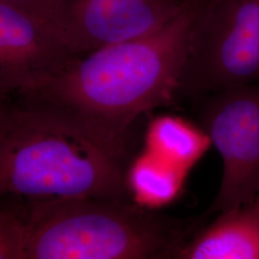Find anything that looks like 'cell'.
Here are the masks:
<instances>
[{
	"mask_svg": "<svg viewBox=\"0 0 259 259\" xmlns=\"http://www.w3.org/2000/svg\"><path fill=\"white\" fill-rule=\"evenodd\" d=\"M196 102L201 129L223 160L222 182L208 213L253 203L259 195V82L229 87Z\"/></svg>",
	"mask_w": 259,
	"mask_h": 259,
	"instance_id": "5",
	"label": "cell"
},
{
	"mask_svg": "<svg viewBox=\"0 0 259 259\" xmlns=\"http://www.w3.org/2000/svg\"><path fill=\"white\" fill-rule=\"evenodd\" d=\"M209 143L203 130L177 116H159L147 130L146 150L185 172L204 155Z\"/></svg>",
	"mask_w": 259,
	"mask_h": 259,
	"instance_id": "9",
	"label": "cell"
},
{
	"mask_svg": "<svg viewBox=\"0 0 259 259\" xmlns=\"http://www.w3.org/2000/svg\"><path fill=\"white\" fill-rule=\"evenodd\" d=\"M185 173L146 150L126 171L130 195L137 204L147 208L169 204L179 194Z\"/></svg>",
	"mask_w": 259,
	"mask_h": 259,
	"instance_id": "10",
	"label": "cell"
},
{
	"mask_svg": "<svg viewBox=\"0 0 259 259\" xmlns=\"http://www.w3.org/2000/svg\"><path fill=\"white\" fill-rule=\"evenodd\" d=\"M71 59L55 28L0 0V98L35 93Z\"/></svg>",
	"mask_w": 259,
	"mask_h": 259,
	"instance_id": "7",
	"label": "cell"
},
{
	"mask_svg": "<svg viewBox=\"0 0 259 259\" xmlns=\"http://www.w3.org/2000/svg\"><path fill=\"white\" fill-rule=\"evenodd\" d=\"M198 3L150 35L71 59L28 97L64 111L124 165L139 117L176 101Z\"/></svg>",
	"mask_w": 259,
	"mask_h": 259,
	"instance_id": "1",
	"label": "cell"
},
{
	"mask_svg": "<svg viewBox=\"0 0 259 259\" xmlns=\"http://www.w3.org/2000/svg\"><path fill=\"white\" fill-rule=\"evenodd\" d=\"M24 223L0 204V259H23Z\"/></svg>",
	"mask_w": 259,
	"mask_h": 259,
	"instance_id": "11",
	"label": "cell"
},
{
	"mask_svg": "<svg viewBox=\"0 0 259 259\" xmlns=\"http://www.w3.org/2000/svg\"><path fill=\"white\" fill-rule=\"evenodd\" d=\"M1 101H2V98H0V111H1V110H2V108H3V105H2V102H1Z\"/></svg>",
	"mask_w": 259,
	"mask_h": 259,
	"instance_id": "14",
	"label": "cell"
},
{
	"mask_svg": "<svg viewBox=\"0 0 259 259\" xmlns=\"http://www.w3.org/2000/svg\"><path fill=\"white\" fill-rule=\"evenodd\" d=\"M188 0H68L57 33L73 58L150 35Z\"/></svg>",
	"mask_w": 259,
	"mask_h": 259,
	"instance_id": "6",
	"label": "cell"
},
{
	"mask_svg": "<svg viewBox=\"0 0 259 259\" xmlns=\"http://www.w3.org/2000/svg\"><path fill=\"white\" fill-rule=\"evenodd\" d=\"M34 101V100H33ZM127 201L124 167L47 103L0 111V199Z\"/></svg>",
	"mask_w": 259,
	"mask_h": 259,
	"instance_id": "2",
	"label": "cell"
},
{
	"mask_svg": "<svg viewBox=\"0 0 259 259\" xmlns=\"http://www.w3.org/2000/svg\"><path fill=\"white\" fill-rule=\"evenodd\" d=\"M254 203H255V204H258V205H259V195H258V196H257V198H256V199H255V201H254Z\"/></svg>",
	"mask_w": 259,
	"mask_h": 259,
	"instance_id": "13",
	"label": "cell"
},
{
	"mask_svg": "<svg viewBox=\"0 0 259 259\" xmlns=\"http://www.w3.org/2000/svg\"><path fill=\"white\" fill-rule=\"evenodd\" d=\"M23 259L178 258L194 224L127 201L90 197L30 203Z\"/></svg>",
	"mask_w": 259,
	"mask_h": 259,
	"instance_id": "3",
	"label": "cell"
},
{
	"mask_svg": "<svg viewBox=\"0 0 259 259\" xmlns=\"http://www.w3.org/2000/svg\"><path fill=\"white\" fill-rule=\"evenodd\" d=\"M259 82V0H199L177 98Z\"/></svg>",
	"mask_w": 259,
	"mask_h": 259,
	"instance_id": "4",
	"label": "cell"
},
{
	"mask_svg": "<svg viewBox=\"0 0 259 259\" xmlns=\"http://www.w3.org/2000/svg\"><path fill=\"white\" fill-rule=\"evenodd\" d=\"M38 19L57 28L68 0H5Z\"/></svg>",
	"mask_w": 259,
	"mask_h": 259,
	"instance_id": "12",
	"label": "cell"
},
{
	"mask_svg": "<svg viewBox=\"0 0 259 259\" xmlns=\"http://www.w3.org/2000/svg\"><path fill=\"white\" fill-rule=\"evenodd\" d=\"M178 259H259L258 204L220 213L185 245Z\"/></svg>",
	"mask_w": 259,
	"mask_h": 259,
	"instance_id": "8",
	"label": "cell"
}]
</instances>
